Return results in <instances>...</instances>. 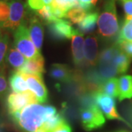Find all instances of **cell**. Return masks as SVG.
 I'll return each mask as SVG.
<instances>
[{
    "instance_id": "1",
    "label": "cell",
    "mask_w": 132,
    "mask_h": 132,
    "mask_svg": "<svg viewBox=\"0 0 132 132\" xmlns=\"http://www.w3.org/2000/svg\"><path fill=\"white\" fill-rule=\"evenodd\" d=\"M15 123L26 132L40 131L46 122L45 106L38 104H29L21 111L11 114Z\"/></svg>"
},
{
    "instance_id": "2",
    "label": "cell",
    "mask_w": 132,
    "mask_h": 132,
    "mask_svg": "<svg viewBox=\"0 0 132 132\" xmlns=\"http://www.w3.org/2000/svg\"><path fill=\"white\" fill-rule=\"evenodd\" d=\"M98 33L104 38L114 37L119 31L115 0H105L103 9L98 19Z\"/></svg>"
},
{
    "instance_id": "3",
    "label": "cell",
    "mask_w": 132,
    "mask_h": 132,
    "mask_svg": "<svg viewBox=\"0 0 132 132\" xmlns=\"http://www.w3.org/2000/svg\"><path fill=\"white\" fill-rule=\"evenodd\" d=\"M14 46L21 54L28 60L38 57L41 54L36 48L30 38L26 25L21 24L15 30Z\"/></svg>"
},
{
    "instance_id": "4",
    "label": "cell",
    "mask_w": 132,
    "mask_h": 132,
    "mask_svg": "<svg viewBox=\"0 0 132 132\" xmlns=\"http://www.w3.org/2000/svg\"><path fill=\"white\" fill-rule=\"evenodd\" d=\"M79 116L82 127L87 131H91L102 127L106 120L97 105L87 108H81Z\"/></svg>"
},
{
    "instance_id": "5",
    "label": "cell",
    "mask_w": 132,
    "mask_h": 132,
    "mask_svg": "<svg viewBox=\"0 0 132 132\" xmlns=\"http://www.w3.org/2000/svg\"><path fill=\"white\" fill-rule=\"evenodd\" d=\"M10 14L8 19L0 27L11 30H15L23 24L25 17V5L21 0H10L9 2Z\"/></svg>"
},
{
    "instance_id": "6",
    "label": "cell",
    "mask_w": 132,
    "mask_h": 132,
    "mask_svg": "<svg viewBox=\"0 0 132 132\" xmlns=\"http://www.w3.org/2000/svg\"><path fill=\"white\" fill-rule=\"evenodd\" d=\"M95 100L97 106L107 119L118 120L129 125L118 112L114 98L104 94L102 93L96 92L95 94Z\"/></svg>"
},
{
    "instance_id": "7",
    "label": "cell",
    "mask_w": 132,
    "mask_h": 132,
    "mask_svg": "<svg viewBox=\"0 0 132 132\" xmlns=\"http://www.w3.org/2000/svg\"><path fill=\"white\" fill-rule=\"evenodd\" d=\"M7 109L11 114L21 111L26 106L32 104H38V99L32 92L29 90L24 93H12L7 97Z\"/></svg>"
},
{
    "instance_id": "8",
    "label": "cell",
    "mask_w": 132,
    "mask_h": 132,
    "mask_svg": "<svg viewBox=\"0 0 132 132\" xmlns=\"http://www.w3.org/2000/svg\"><path fill=\"white\" fill-rule=\"evenodd\" d=\"M21 74L28 85L29 90L35 95L38 103H45L48 100V93L42 74Z\"/></svg>"
},
{
    "instance_id": "9",
    "label": "cell",
    "mask_w": 132,
    "mask_h": 132,
    "mask_svg": "<svg viewBox=\"0 0 132 132\" xmlns=\"http://www.w3.org/2000/svg\"><path fill=\"white\" fill-rule=\"evenodd\" d=\"M48 30L52 38L58 40L70 39L79 33L78 29L72 27L68 21L62 19H57L48 24Z\"/></svg>"
},
{
    "instance_id": "10",
    "label": "cell",
    "mask_w": 132,
    "mask_h": 132,
    "mask_svg": "<svg viewBox=\"0 0 132 132\" xmlns=\"http://www.w3.org/2000/svg\"><path fill=\"white\" fill-rule=\"evenodd\" d=\"M98 60V46L95 36L87 37L84 43V64L87 67L96 65Z\"/></svg>"
},
{
    "instance_id": "11",
    "label": "cell",
    "mask_w": 132,
    "mask_h": 132,
    "mask_svg": "<svg viewBox=\"0 0 132 132\" xmlns=\"http://www.w3.org/2000/svg\"><path fill=\"white\" fill-rule=\"evenodd\" d=\"M49 75L51 78L60 83H68L76 80L78 74L71 71L67 65L53 64L49 71Z\"/></svg>"
},
{
    "instance_id": "12",
    "label": "cell",
    "mask_w": 132,
    "mask_h": 132,
    "mask_svg": "<svg viewBox=\"0 0 132 132\" xmlns=\"http://www.w3.org/2000/svg\"><path fill=\"white\" fill-rule=\"evenodd\" d=\"M28 30L33 44L40 52L43 46L44 36V28L43 24L37 18H32L29 21Z\"/></svg>"
},
{
    "instance_id": "13",
    "label": "cell",
    "mask_w": 132,
    "mask_h": 132,
    "mask_svg": "<svg viewBox=\"0 0 132 132\" xmlns=\"http://www.w3.org/2000/svg\"><path fill=\"white\" fill-rule=\"evenodd\" d=\"M18 71L25 74H42L45 72L44 59L40 54L38 57L27 60Z\"/></svg>"
},
{
    "instance_id": "14",
    "label": "cell",
    "mask_w": 132,
    "mask_h": 132,
    "mask_svg": "<svg viewBox=\"0 0 132 132\" xmlns=\"http://www.w3.org/2000/svg\"><path fill=\"white\" fill-rule=\"evenodd\" d=\"M84 38L80 32L72 38L71 49L73 60L76 65L80 66L84 64Z\"/></svg>"
},
{
    "instance_id": "15",
    "label": "cell",
    "mask_w": 132,
    "mask_h": 132,
    "mask_svg": "<svg viewBox=\"0 0 132 132\" xmlns=\"http://www.w3.org/2000/svg\"><path fill=\"white\" fill-rule=\"evenodd\" d=\"M118 100L132 98V76L123 75L118 79Z\"/></svg>"
},
{
    "instance_id": "16",
    "label": "cell",
    "mask_w": 132,
    "mask_h": 132,
    "mask_svg": "<svg viewBox=\"0 0 132 132\" xmlns=\"http://www.w3.org/2000/svg\"><path fill=\"white\" fill-rule=\"evenodd\" d=\"M131 60V59L124 53L117 44V48L114 55L113 63L118 70V74L124 73L128 71L130 66Z\"/></svg>"
},
{
    "instance_id": "17",
    "label": "cell",
    "mask_w": 132,
    "mask_h": 132,
    "mask_svg": "<svg viewBox=\"0 0 132 132\" xmlns=\"http://www.w3.org/2000/svg\"><path fill=\"white\" fill-rule=\"evenodd\" d=\"M98 12H91L86 15L85 19L81 21L79 25L78 31L81 34L92 32L95 28L96 23L98 22Z\"/></svg>"
},
{
    "instance_id": "18",
    "label": "cell",
    "mask_w": 132,
    "mask_h": 132,
    "mask_svg": "<svg viewBox=\"0 0 132 132\" xmlns=\"http://www.w3.org/2000/svg\"><path fill=\"white\" fill-rule=\"evenodd\" d=\"M9 83L11 89L14 93H24L29 90L28 85L22 74L18 71H15L11 73L9 78Z\"/></svg>"
},
{
    "instance_id": "19",
    "label": "cell",
    "mask_w": 132,
    "mask_h": 132,
    "mask_svg": "<svg viewBox=\"0 0 132 132\" xmlns=\"http://www.w3.org/2000/svg\"><path fill=\"white\" fill-rule=\"evenodd\" d=\"M98 92L110 96L113 98L118 97V79L114 77L109 79L101 84L98 87Z\"/></svg>"
},
{
    "instance_id": "20",
    "label": "cell",
    "mask_w": 132,
    "mask_h": 132,
    "mask_svg": "<svg viewBox=\"0 0 132 132\" xmlns=\"http://www.w3.org/2000/svg\"><path fill=\"white\" fill-rule=\"evenodd\" d=\"M6 62L9 64L12 68L18 70L26 62L25 57L22 54L15 49L14 48H10L7 53L6 56Z\"/></svg>"
},
{
    "instance_id": "21",
    "label": "cell",
    "mask_w": 132,
    "mask_h": 132,
    "mask_svg": "<svg viewBox=\"0 0 132 132\" xmlns=\"http://www.w3.org/2000/svg\"><path fill=\"white\" fill-rule=\"evenodd\" d=\"M9 36L7 34L0 35V73L5 74L6 68V56L9 45Z\"/></svg>"
},
{
    "instance_id": "22",
    "label": "cell",
    "mask_w": 132,
    "mask_h": 132,
    "mask_svg": "<svg viewBox=\"0 0 132 132\" xmlns=\"http://www.w3.org/2000/svg\"><path fill=\"white\" fill-rule=\"evenodd\" d=\"M87 14L85 10L81 9L78 5L74 7H72L67 12L66 18L69 19L73 24H79L81 21L85 19L86 15Z\"/></svg>"
},
{
    "instance_id": "23",
    "label": "cell",
    "mask_w": 132,
    "mask_h": 132,
    "mask_svg": "<svg viewBox=\"0 0 132 132\" xmlns=\"http://www.w3.org/2000/svg\"><path fill=\"white\" fill-rule=\"evenodd\" d=\"M64 122H65V120L63 118V116L61 114L57 113L56 115L47 120L44 123L40 131H42L43 132H51L53 129H54Z\"/></svg>"
},
{
    "instance_id": "24",
    "label": "cell",
    "mask_w": 132,
    "mask_h": 132,
    "mask_svg": "<svg viewBox=\"0 0 132 132\" xmlns=\"http://www.w3.org/2000/svg\"><path fill=\"white\" fill-rule=\"evenodd\" d=\"M124 41L132 42V19L130 21H125L119 34L117 43Z\"/></svg>"
},
{
    "instance_id": "25",
    "label": "cell",
    "mask_w": 132,
    "mask_h": 132,
    "mask_svg": "<svg viewBox=\"0 0 132 132\" xmlns=\"http://www.w3.org/2000/svg\"><path fill=\"white\" fill-rule=\"evenodd\" d=\"M79 0H53L52 6L59 8L63 12L67 13L72 7L78 5Z\"/></svg>"
},
{
    "instance_id": "26",
    "label": "cell",
    "mask_w": 132,
    "mask_h": 132,
    "mask_svg": "<svg viewBox=\"0 0 132 132\" xmlns=\"http://www.w3.org/2000/svg\"><path fill=\"white\" fill-rule=\"evenodd\" d=\"M38 15L47 24L52 23L53 21L57 20L53 13L52 5H46L42 9L39 10L37 12Z\"/></svg>"
},
{
    "instance_id": "27",
    "label": "cell",
    "mask_w": 132,
    "mask_h": 132,
    "mask_svg": "<svg viewBox=\"0 0 132 132\" xmlns=\"http://www.w3.org/2000/svg\"><path fill=\"white\" fill-rule=\"evenodd\" d=\"M9 14V4L5 1H0V24H3L8 19Z\"/></svg>"
},
{
    "instance_id": "28",
    "label": "cell",
    "mask_w": 132,
    "mask_h": 132,
    "mask_svg": "<svg viewBox=\"0 0 132 132\" xmlns=\"http://www.w3.org/2000/svg\"><path fill=\"white\" fill-rule=\"evenodd\" d=\"M123 5L125 12V21H130L132 19V0H120Z\"/></svg>"
},
{
    "instance_id": "29",
    "label": "cell",
    "mask_w": 132,
    "mask_h": 132,
    "mask_svg": "<svg viewBox=\"0 0 132 132\" xmlns=\"http://www.w3.org/2000/svg\"><path fill=\"white\" fill-rule=\"evenodd\" d=\"M8 91V85L5 77V74L0 73V98H3Z\"/></svg>"
},
{
    "instance_id": "30",
    "label": "cell",
    "mask_w": 132,
    "mask_h": 132,
    "mask_svg": "<svg viewBox=\"0 0 132 132\" xmlns=\"http://www.w3.org/2000/svg\"><path fill=\"white\" fill-rule=\"evenodd\" d=\"M27 4L30 9L34 10H39L46 6L43 0H27Z\"/></svg>"
},
{
    "instance_id": "31",
    "label": "cell",
    "mask_w": 132,
    "mask_h": 132,
    "mask_svg": "<svg viewBox=\"0 0 132 132\" xmlns=\"http://www.w3.org/2000/svg\"><path fill=\"white\" fill-rule=\"evenodd\" d=\"M119 47L123 51L124 53H126L128 57L131 59L132 58V42H128V41H124V42L117 43Z\"/></svg>"
},
{
    "instance_id": "32",
    "label": "cell",
    "mask_w": 132,
    "mask_h": 132,
    "mask_svg": "<svg viewBox=\"0 0 132 132\" xmlns=\"http://www.w3.org/2000/svg\"><path fill=\"white\" fill-rule=\"evenodd\" d=\"M51 132H72V128L65 121L53 129Z\"/></svg>"
},
{
    "instance_id": "33",
    "label": "cell",
    "mask_w": 132,
    "mask_h": 132,
    "mask_svg": "<svg viewBox=\"0 0 132 132\" xmlns=\"http://www.w3.org/2000/svg\"><path fill=\"white\" fill-rule=\"evenodd\" d=\"M79 2H82V3L90 4V5H93L94 7H95V5L97 4V2H98V0H79Z\"/></svg>"
},
{
    "instance_id": "34",
    "label": "cell",
    "mask_w": 132,
    "mask_h": 132,
    "mask_svg": "<svg viewBox=\"0 0 132 132\" xmlns=\"http://www.w3.org/2000/svg\"><path fill=\"white\" fill-rule=\"evenodd\" d=\"M43 1H44L45 5H50V4H52L53 0H43Z\"/></svg>"
},
{
    "instance_id": "35",
    "label": "cell",
    "mask_w": 132,
    "mask_h": 132,
    "mask_svg": "<svg viewBox=\"0 0 132 132\" xmlns=\"http://www.w3.org/2000/svg\"><path fill=\"white\" fill-rule=\"evenodd\" d=\"M129 116H130V119H131V120L132 121V108L131 109V111H130V113H129Z\"/></svg>"
},
{
    "instance_id": "36",
    "label": "cell",
    "mask_w": 132,
    "mask_h": 132,
    "mask_svg": "<svg viewBox=\"0 0 132 132\" xmlns=\"http://www.w3.org/2000/svg\"><path fill=\"white\" fill-rule=\"evenodd\" d=\"M2 34V30H1V28H0V35H1Z\"/></svg>"
},
{
    "instance_id": "37",
    "label": "cell",
    "mask_w": 132,
    "mask_h": 132,
    "mask_svg": "<svg viewBox=\"0 0 132 132\" xmlns=\"http://www.w3.org/2000/svg\"><path fill=\"white\" fill-rule=\"evenodd\" d=\"M118 132H129V131H118Z\"/></svg>"
},
{
    "instance_id": "38",
    "label": "cell",
    "mask_w": 132,
    "mask_h": 132,
    "mask_svg": "<svg viewBox=\"0 0 132 132\" xmlns=\"http://www.w3.org/2000/svg\"><path fill=\"white\" fill-rule=\"evenodd\" d=\"M36 132H43V131H36Z\"/></svg>"
},
{
    "instance_id": "39",
    "label": "cell",
    "mask_w": 132,
    "mask_h": 132,
    "mask_svg": "<svg viewBox=\"0 0 132 132\" xmlns=\"http://www.w3.org/2000/svg\"><path fill=\"white\" fill-rule=\"evenodd\" d=\"M0 1H5V2H6L7 0H0Z\"/></svg>"
}]
</instances>
